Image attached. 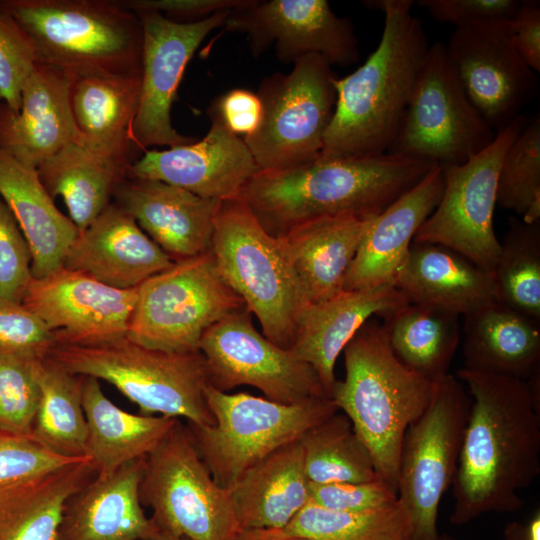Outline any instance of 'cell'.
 Returning <instances> with one entry per match:
<instances>
[{"label": "cell", "mask_w": 540, "mask_h": 540, "mask_svg": "<svg viewBox=\"0 0 540 540\" xmlns=\"http://www.w3.org/2000/svg\"><path fill=\"white\" fill-rule=\"evenodd\" d=\"M470 408L454 480L450 522L513 513L540 474V400L526 380L461 368Z\"/></svg>", "instance_id": "obj_1"}, {"label": "cell", "mask_w": 540, "mask_h": 540, "mask_svg": "<svg viewBox=\"0 0 540 540\" xmlns=\"http://www.w3.org/2000/svg\"><path fill=\"white\" fill-rule=\"evenodd\" d=\"M435 165L392 153L365 157L320 154L288 169L259 170L239 198L264 230L278 238L324 216L374 217Z\"/></svg>", "instance_id": "obj_2"}, {"label": "cell", "mask_w": 540, "mask_h": 540, "mask_svg": "<svg viewBox=\"0 0 540 540\" xmlns=\"http://www.w3.org/2000/svg\"><path fill=\"white\" fill-rule=\"evenodd\" d=\"M384 13L377 48L354 72L335 78L336 103L322 155L388 153L409 104L429 43L411 0L366 1Z\"/></svg>", "instance_id": "obj_3"}, {"label": "cell", "mask_w": 540, "mask_h": 540, "mask_svg": "<svg viewBox=\"0 0 540 540\" xmlns=\"http://www.w3.org/2000/svg\"><path fill=\"white\" fill-rule=\"evenodd\" d=\"M343 352L345 378L336 380L330 398L368 448L378 477L397 492L403 437L428 406L434 381L405 367L371 319Z\"/></svg>", "instance_id": "obj_4"}, {"label": "cell", "mask_w": 540, "mask_h": 540, "mask_svg": "<svg viewBox=\"0 0 540 540\" xmlns=\"http://www.w3.org/2000/svg\"><path fill=\"white\" fill-rule=\"evenodd\" d=\"M36 46L39 63L71 77L141 74L143 29L115 0H0Z\"/></svg>", "instance_id": "obj_5"}, {"label": "cell", "mask_w": 540, "mask_h": 540, "mask_svg": "<svg viewBox=\"0 0 540 540\" xmlns=\"http://www.w3.org/2000/svg\"><path fill=\"white\" fill-rule=\"evenodd\" d=\"M46 357L73 374L112 384L144 415L214 424L205 398L208 370L200 351H160L123 336L91 344H54Z\"/></svg>", "instance_id": "obj_6"}, {"label": "cell", "mask_w": 540, "mask_h": 540, "mask_svg": "<svg viewBox=\"0 0 540 540\" xmlns=\"http://www.w3.org/2000/svg\"><path fill=\"white\" fill-rule=\"evenodd\" d=\"M210 250L221 277L256 316L262 334L290 349L309 303L280 238L265 231L236 198L220 202Z\"/></svg>", "instance_id": "obj_7"}, {"label": "cell", "mask_w": 540, "mask_h": 540, "mask_svg": "<svg viewBox=\"0 0 540 540\" xmlns=\"http://www.w3.org/2000/svg\"><path fill=\"white\" fill-rule=\"evenodd\" d=\"M213 425L187 422L195 448L215 482L230 489L243 473L339 411L328 397L282 404L246 392L205 388Z\"/></svg>", "instance_id": "obj_8"}, {"label": "cell", "mask_w": 540, "mask_h": 540, "mask_svg": "<svg viewBox=\"0 0 540 540\" xmlns=\"http://www.w3.org/2000/svg\"><path fill=\"white\" fill-rule=\"evenodd\" d=\"M151 524L187 540H235L241 531L229 489L219 486L180 419L144 458L139 484Z\"/></svg>", "instance_id": "obj_9"}, {"label": "cell", "mask_w": 540, "mask_h": 540, "mask_svg": "<svg viewBox=\"0 0 540 540\" xmlns=\"http://www.w3.org/2000/svg\"><path fill=\"white\" fill-rule=\"evenodd\" d=\"M243 300L221 277L211 250L175 261L138 286L126 336L144 347L199 352L203 334Z\"/></svg>", "instance_id": "obj_10"}, {"label": "cell", "mask_w": 540, "mask_h": 540, "mask_svg": "<svg viewBox=\"0 0 540 540\" xmlns=\"http://www.w3.org/2000/svg\"><path fill=\"white\" fill-rule=\"evenodd\" d=\"M287 73L263 80L258 96L263 118L243 138L260 170H282L317 158L336 103L332 65L317 54L295 61Z\"/></svg>", "instance_id": "obj_11"}, {"label": "cell", "mask_w": 540, "mask_h": 540, "mask_svg": "<svg viewBox=\"0 0 540 540\" xmlns=\"http://www.w3.org/2000/svg\"><path fill=\"white\" fill-rule=\"evenodd\" d=\"M470 397L455 376L434 381L431 400L403 437L397 473V496L408 511L412 540H436L444 493L452 486Z\"/></svg>", "instance_id": "obj_12"}, {"label": "cell", "mask_w": 540, "mask_h": 540, "mask_svg": "<svg viewBox=\"0 0 540 540\" xmlns=\"http://www.w3.org/2000/svg\"><path fill=\"white\" fill-rule=\"evenodd\" d=\"M495 135L462 87L445 44L430 45L388 153L443 166L461 164Z\"/></svg>", "instance_id": "obj_13"}, {"label": "cell", "mask_w": 540, "mask_h": 540, "mask_svg": "<svg viewBox=\"0 0 540 540\" xmlns=\"http://www.w3.org/2000/svg\"><path fill=\"white\" fill-rule=\"evenodd\" d=\"M520 114L496 132L493 141L461 164L446 165L440 201L415 234L413 242L447 247L492 272L501 244L494 225L498 177L504 156L522 131Z\"/></svg>", "instance_id": "obj_14"}, {"label": "cell", "mask_w": 540, "mask_h": 540, "mask_svg": "<svg viewBox=\"0 0 540 540\" xmlns=\"http://www.w3.org/2000/svg\"><path fill=\"white\" fill-rule=\"evenodd\" d=\"M199 351L209 385L219 391L248 385L282 404L327 397L313 367L261 334L246 307L211 326L200 340Z\"/></svg>", "instance_id": "obj_15"}, {"label": "cell", "mask_w": 540, "mask_h": 540, "mask_svg": "<svg viewBox=\"0 0 540 540\" xmlns=\"http://www.w3.org/2000/svg\"><path fill=\"white\" fill-rule=\"evenodd\" d=\"M231 10L194 22L171 20L153 11L135 12L142 24L143 46L140 102L132 133L141 153L195 141L173 127L172 105L187 64L206 36L224 26Z\"/></svg>", "instance_id": "obj_16"}, {"label": "cell", "mask_w": 540, "mask_h": 540, "mask_svg": "<svg viewBox=\"0 0 540 540\" xmlns=\"http://www.w3.org/2000/svg\"><path fill=\"white\" fill-rule=\"evenodd\" d=\"M445 47L466 94L495 132L517 118L537 93V73L515 49L510 19L456 27Z\"/></svg>", "instance_id": "obj_17"}, {"label": "cell", "mask_w": 540, "mask_h": 540, "mask_svg": "<svg viewBox=\"0 0 540 540\" xmlns=\"http://www.w3.org/2000/svg\"><path fill=\"white\" fill-rule=\"evenodd\" d=\"M223 27L222 33H246L253 55L273 47L285 63L317 54L332 66H349L360 57L353 25L326 0H247Z\"/></svg>", "instance_id": "obj_18"}, {"label": "cell", "mask_w": 540, "mask_h": 540, "mask_svg": "<svg viewBox=\"0 0 540 540\" xmlns=\"http://www.w3.org/2000/svg\"><path fill=\"white\" fill-rule=\"evenodd\" d=\"M137 290L113 288L62 267L33 278L22 304L46 323L55 344H91L126 336Z\"/></svg>", "instance_id": "obj_19"}, {"label": "cell", "mask_w": 540, "mask_h": 540, "mask_svg": "<svg viewBox=\"0 0 540 540\" xmlns=\"http://www.w3.org/2000/svg\"><path fill=\"white\" fill-rule=\"evenodd\" d=\"M208 115L211 126L202 139L144 151L127 178L161 181L216 201L239 198L260 169L244 140L227 128L213 106Z\"/></svg>", "instance_id": "obj_20"}, {"label": "cell", "mask_w": 540, "mask_h": 540, "mask_svg": "<svg viewBox=\"0 0 540 540\" xmlns=\"http://www.w3.org/2000/svg\"><path fill=\"white\" fill-rule=\"evenodd\" d=\"M113 198L175 262L210 250L221 201L157 180L126 178Z\"/></svg>", "instance_id": "obj_21"}, {"label": "cell", "mask_w": 540, "mask_h": 540, "mask_svg": "<svg viewBox=\"0 0 540 540\" xmlns=\"http://www.w3.org/2000/svg\"><path fill=\"white\" fill-rule=\"evenodd\" d=\"M173 263L128 212L111 203L79 232L63 267L113 288L132 289Z\"/></svg>", "instance_id": "obj_22"}, {"label": "cell", "mask_w": 540, "mask_h": 540, "mask_svg": "<svg viewBox=\"0 0 540 540\" xmlns=\"http://www.w3.org/2000/svg\"><path fill=\"white\" fill-rule=\"evenodd\" d=\"M443 187L444 169L436 164L415 186L371 219L344 290L395 285L415 234L438 205Z\"/></svg>", "instance_id": "obj_23"}, {"label": "cell", "mask_w": 540, "mask_h": 540, "mask_svg": "<svg viewBox=\"0 0 540 540\" xmlns=\"http://www.w3.org/2000/svg\"><path fill=\"white\" fill-rule=\"evenodd\" d=\"M409 303L395 285L342 291L301 313L289 350L317 373L327 397L336 382L335 364L360 328L374 316L384 317Z\"/></svg>", "instance_id": "obj_24"}, {"label": "cell", "mask_w": 540, "mask_h": 540, "mask_svg": "<svg viewBox=\"0 0 540 540\" xmlns=\"http://www.w3.org/2000/svg\"><path fill=\"white\" fill-rule=\"evenodd\" d=\"M71 80L64 71L38 63L23 86L20 111L16 113L0 102V147L37 169L74 141Z\"/></svg>", "instance_id": "obj_25"}, {"label": "cell", "mask_w": 540, "mask_h": 540, "mask_svg": "<svg viewBox=\"0 0 540 540\" xmlns=\"http://www.w3.org/2000/svg\"><path fill=\"white\" fill-rule=\"evenodd\" d=\"M140 91L141 74L72 77L69 103L74 142L130 167L142 155L132 133Z\"/></svg>", "instance_id": "obj_26"}, {"label": "cell", "mask_w": 540, "mask_h": 540, "mask_svg": "<svg viewBox=\"0 0 540 540\" xmlns=\"http://www.w3.org/2000/svg\"><path fill=\"white\" fill-rule=\"evenodd\" d=\"M144 458L94 476L71 496L57 540H145L151 522L139 498Z\"/></svg>", "instance_id": "obj_27"}, {"label": "cell", "mask_w": 540, "mask_h": 540, "mask_svg": "<svg viewBox=\"0 0 540 540\" xmlns=\"http://www.w3.org/2000/svg\"><path fill=\"white\" fill-rule=\"evenodd\" d=\"M372 218L324 216L278 237L309 304L344 291L346 276Z\"/></svg>", "instance_id": "obj_28"}, {"label": "cell", "mask_w": 540, "mask_h": 540, "mask_svg": "<svg viewBox=\"0 0 540 540\" xmlns=\"http://www.w3.org/2000/svg\"><path fill=\"white\" fill-rule=\"evenodd\" d=\"M0 197L14 215L32 254L33 278H44L63 267L79 234L44 188L37 169L0 147Z\"/></svg>", "instance_id": "obj_29"}, {"label": "cell", "mask_w": 540, "mask_h": 540, "mask_svg": "<svg viewBox=\"0 0 540 540\" xmlns=\"http://www.w3.org/2000/svg\"><path fill=\"white\" fill-rule=\"evenodd\" d=\"M395 286L411 303L458 316L498 301L492 272L438 244L412 242Z\"/></svg>", "instance_id": "obj_30"}, {"label": "cell", "mask_w": 540, "mask_h": 540, "mask_svg": "<svg viewBox=\"0 0 540 540\" xmlns=\"http://www.w3.org/2000/svg\"><path fill=\"white\" fill-rule=\"evenodd\" d=\"M464 319L463 368L521 380L540 372V321L500 301Z\"/></svg>", "instance_id": "obj_31"}, {"label": "cell", "mask_w": 540, "mask_h": 540, "mask_svg": "<svg viewBox=\"0 0 540 540\" xmlns=\"http://www.w3.org/2000/svg\"><path fill=\"white\" fill-rule=\"evenodd\" d=\"M300 439L246 470L229 489L241 530L285 529L309 502Z\"/></svg>", "instance_id": "obj_32"}, {"label": "cell", "mask_w": 540, "mask_h": 540, "mask_svg": "<svg viewBox=\"0 0 540 540\" xmlns=\"http://www.w3.org/2000/svg\"><path fill=\"white\" fill-rule=\"evenodd\" d=\"M82 406L88 427L85 456L95 476L111 475L146 457L179 419L124 411L89 376H83Z\"/></svg>", "instance_id": "obj_33"}, {"label": "cell", "mask_w": 540, "mask_h": 540, "mask_svg": "<svg viewBox=\"0 0 540 540\" xmlns=\"http://www.w3.org/2000/svg\"><path fill=\"white\" fill-rule=\"evenodd\" d=\"M94 476L85 459L0 491V540H57L67 501Z\"/></svg>", "instance_id": "obj_34"}, {"label": "cell", "mask_w": 540, "mask_h": 540, "mask_svg": "<svg viewBox=\"0 0 540 540\" xmlns=\"http://www.w3.org/2000/svg\"><path fill=\"white\" fill-rule=\"evenodd\" d=\"M128 169L72 141L45 160L37 172L50 196L63 198L70 219L81 232L111 204Z\"/></svg>", "instance_id": "obj_35"}, {"label": "cell", "mask_w": 540, "mask_h": 540, "mask_svg": "<svg viewBox=\"0 0 540 540\" xmlns=\"http://www.w3.org/2000/svg\"><path fill=\"white\" fill-rule=\"evenodd\" d=\"M383 318L389 347L405 367L431 381L449 374L460 341L457 314L409 302Z\"/></svg>", "instance_id": "obj_36"}, {"label": "cell", "mask_w": 540, "mask_h": 540, "mask_svg": "<svg viewBox=\"0 0 540 540\" xmlns=\"http://www.w3.org/2000/svg\"><path fill=\"white\" fill-rule=\"evenodd\" d=\"M83 376L73 374L47 357L40 373L41 397L31 437L52 452L86 457L87 421L82 406Z\"/></svg>", "instance_id": "obj_37"}, {"label": "cell", "mask_w": 540, "mask_h": 540, "mask_svg": "<svg viewBox=\"0 0 540 540\" xmlns=\"http://www.w3.org/2000/svg\"><path fill=\"white\" fill-rule=\"evenodd\" d=\"M310 483L368 482L378 479L371 454L349 418L336 412L300 438Z\"/></svg>", "instance_id": "obj_38"}, {"label": "cell", "mask_w": 540, "mask_h": 540, "mask_svg": "<svg viewBox=\"0 0 540 540\" xmlns=\"http://www.w3.org/2000/svg\"><path fill=\"white\" fill-rule=\"evenodd\" d=\"M284 530L308 540H412L413 535L410 515L399 499L359 512L332 511L308 502Z\"/></svg>", "instance_id": "obj_39"}, {"label": "cell", "mask_w": 540, "mask_h": 540, "mask_svg": "<svg viewBox=\"0 0 540 540\" xmlns=\"http://www.w3.org/2000/svg\"><path fill=\"white\" fill-rule=\"evenodd\" d=\"M492 271L498 301L540 321V223L510 218Z\"/></svg>", "instance_id": "obj_40"}, {"label": "cell", "mask_w": 540, "mask_h": 540, "mask_svg": "<svg viewBox=\"0 0 540 540\" xmlns=\"http://www.w3.org/2000/svg\"><path fill=\"white\" fill-rule=\"evenodd\" d=\"M497 204L523 215L540 205V118L527 122L508 148L498 177Z\"/></svg>", "instance_id": "obj_41"}, {"label": "cell", "mask_w": 540, "mask_h": 540, "mask_svg": "<svg viewBox=\"0 0 540 540\" xmlns=\"http://www.w3.org/2000/svg\"><path fill=\"white\" fill-rule=\"evenodd\" d=\"M45 357L0 355V430L31 436Z\"/></svg>", "instance_id": "obj_42"}, {"label": "cell", "mask_w": 540, "mask_h": 540, "mask_svg": "<svg viewBox=\"0 0 540 540\" xmlns=\"http://www.w3.org/2000/svg\"><path fill=\"white\" fill-rule=\"evenodd\" d=\"M85 459L56 454L31 436L0 430V491Z\"/></svg>", "instance_id": "obj_43"}, {"label": "cell", "mask_w": 540, "mask_h": 540, "mask_svg": "<svg viewBox=\"0 0 540 540\" xmlns=\"http://www.w3.org/2000/svg\"><path fill=\"white\" fill-rule=\"evenodd\" d=\"M39 63L35 44L21 25L0 10V102L18 113L23 86Z\"/></svg>", "instance_id": "obj_44"}, {"label": "cell", "mask_w": 540, "mask_h": 540, "mask_svg": "<svg viewBox=\"0 0 540 540\" xmlns=\"http://www.w3.org/2000/svg\"><path fill=\"white\" fill-rule=\"evenodd\" d=\"M29 244L0 197V301L22 303L33 279Z\"/></svg>", "instance_id": "obj_45"}, {"label": "cell", "mask_w": 540, "mask_h": 540, "mask_svg": "<svg viewBox=\"0 0 540 540\" xmlns=\"http://www.w3.org/2000/svg\"><path fill=\"white\" fill-rule=\"evenodd\" d=\"M55 344L46 323L22 303L0 301V355L46 357Z\"/></svg>", "instance_id": "obj_46"}, {"label": "cell", "mask_w": 540, "mask_h": 540, "mask_svg": "<svg viewBox=\"0 0 540 540\" xmlns=\"http://www.w3.org/2000/svg\"><path fill=\"white\" fill-rule=\"evenodd\" d=\"M397 492L380 478L368 482H333L309 485V502L321 508L359 512L389 505Z\"/></svg>", "instance_id": "obj_47"}, {"label": "cell", "mask_w": 540, "mask_h": 540, "mask_svg": "<svg viewBox=\"0 0 540 540\" xmlns=\"http://www.w3.org/2000/svg\"><path fill=\"white\" fill-rule=\"evenodd\" d=\"M521 0H420L431 17L441 23L456 27L470 23L510 19L516 13Z\"/></svg>", "instance_id": "obj_48"}, {"label": "cell", "mask_w": 540, "mask_h": 540, "mask_svg": "<svg viewBox=\"0 0 540 540\" xmlns=\"http://www.w3.org/2000/svg\"><path fill=\"white\" fill-rule=\"evenodd\" d=\"M215 108L227 128L235 135L248 137L254 134L263 118V105L257 93L236 88L216 98Z\"/></svg>", "instance_id": "obj_49"}, {"label": "cell", "mask_w": 540, "mask_h": 540, "mask_svg": "<svg viewBox=\"0 0 540 540\" xmlns=\"http://www.w3.org/2000/svg\"><path fill=\"white\" fill-rule=\"evenodd\" d=\"M247 0H123L119 3L133 12L153 11L172 19H204L218 11L234 9Z\"/></svg>", "instance_id": "obj_50"}, {"label": "cell", "mask_w": 540, "mask_h": 540, "mask_svg": "<svg viewBox=\"0 0 540 540\" xmlns=\"http://www.w3.org/2000/svg\"><path fill=\"white\" fill-rule=\"evenodd\" d=\"M511 38L523 61L536 73L540 71V4L521 0L510 18Z\"/></svg>", "instance_id": "obj_51"}, {"label": "cell", "mask_w": 540, "mask_h": 540, "mask_svg": "<svg viewBox=\"0 0 540 540\" xmlns=\"http://www.w3.org/2000/svg\"><path fill=\"white\" fill-rule=\"evenodd\" d=\"M502 540H540V513L536 512L527 523L506 525Z\"/></svg>", "instance_id": "obj_52"}, {"label": "cell", "mask_w": 540, "mask_h": 540, "mask_svg": "<svg viewBox=\"0 0 540 540\" xmlns=\"http://www.w3.org/2000/svg\"><path fill=\"white\" fill-rule=\"evenodd\" d=\"M235 540H308L286 532L284 529L241 530Z\"/></svg>", "instance_id": "obj_53"}, {"label": "cell", "mask_w": 540, "mask_h": 540, "mask_svg": "<svg viewBox=\"0 0 540 540\" xmlns=\"http://www.w3.org/2000/svg\"><path fill=\"white\" fill-rule=\"evenodd\" d=\"M145 540H187V539L183 538V537L174 536V535H172L170 533H167L165 531H161V530L155 528L151 524V529H150L147 537L145 538Z\"/></svg>", "instance_id": "obj_54"}, {"label": "cell", "mask_w": 540, "mask_h": 540, "mask_svg": "<svg viewBox=\"0 0 540 540\" xmlns=\"http://www.w3.org/2000/svg\"><path fill=\"white\" fill-rule=\"evenodd\" d=\"M436 540H457L454 537L448 535V534H438V537Z\"/></svg>", "instance_id": "obj_55"}]
</instances>
